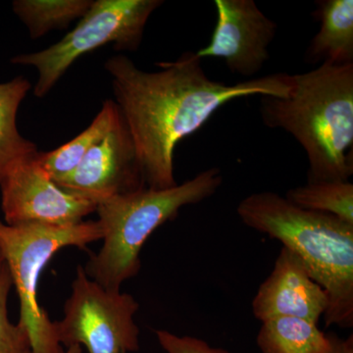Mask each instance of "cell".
Segmentation results:
<instances>
[{
  "instance_id": "cell-1",
  "label": "cell",
  "mask_w": 353,
  "mask_h": 353,
  "mask_svg": "<svg viewBox=\"0 0 353 353\" xmlns=\"http://www.w3.org/2000/svg\"><path fill=\"white\" fill-rule=\"evenodd\" d=\"M158 65L160 71H143L122 54L104 64L112 78L114 101L134 139L148 189L178 185L174 175L176 145L201 130L218 109L243 97H285L292 88L287 73L233 85L211 80L202 59L192 51Z\"/></svg>"
},
{
  "instance_id": "cell-2",
  "label": "cell",
  "mask_w": 353,
  "mask_h": 353,
  "mask_svg": "<svg viewBox=\"0 0 353 353\" xmlns=\"http://www.w3.org/2000/svg\"><path fill=\"white\" fill-rule=\"evenodd\" d=\"M285 97H260L262 122L292 134L306 153L307 182L353 174V64L323 63L290 75Z\"/></svg>"
},
{
  "instance_id": "cell-3",
  "label": "cell",
  "mask_w": 353,
  "mask_h": 353,
  "mask_svg": "<svg viewBox=\"0 0 353 353\" xmlns=\"http://www.w3.org/2000/svg\"><path fill=\"white\" fill-rule=\"evenodd\" d=\"M245 226L283 243L305 265L328 297L327 327H353V225L299 208L274 192H254L239 203Z\"/></svg>"
},
{
  "instance_id": "cell-4",
  "label": "cell",
  "mask_w": 353,
  "mask_h": 353,
  "mask_svg": "<svg viewBox=\"0 0 353 353\" xmlns=\"http://www.w3.org/2000/svg\"><path fill=\"white\" fill-rule=\"evenodd\" d=\"M217 167L165 190L145 188L99 202L95 212L102 230V245L83 267L88 278L111 290H121L141 269V248L153 232L175 219L181 209L201 203L222 185Z\"/></svg>"
},
{
  "instance_id": "cell-5",
  "label": "cell",
  "mask_w": 353,
  "mask_h": 353,
  "mask_svg": "<svg viewBox=\"0 0 353 353\" xmlns=\"http://www.w3.org/2000/svg\"><path fill=\"white\" fill-rule=\"evenodd\" d=\"M102 230L97 221H83L73 226L46 225L11 226L0 220V250L8 267L20 303L19 322L24 327L32 353H65L58 341L54 321L39 303V278L46 265L65 248L87 250L101 241Z\"/></svg>"
},
{
  "instance_id": "cell-6",
  "label": "cell",
  "mask_w": 353,
  "mask_h": 353,
  "mask_svg": "<svg viewBox=\"0 0 353 353\" xmlns=\"http://www.w3.org/2000/svg\"><path fill=\"white\" fill-rule=\"evenodd\" d=\"M162 4V0H97L61 41L13 57L11 63L38 70L34 94L43 99L83 55L110 43L119 51L138 50L148 19Z\"/></svg>"
},
{
  "instance_id": "cell-7",
  "label": "cell",
  "mask_w": 353,
  "mask_h": 353,
  "mask_svg": "<svg viewBox=\"0 0 353 353\" xmlns=\"http://www.w3.org/2000/svg\"><path fill=\"white\" fill-rule=\"evenodd\" d=\"M139 308L132 294L105 289L79 265L63 317L54 321L57 340L65 350L79 345L88 353L139 352V329L134 319Z\"/></svg>"
},
{
  "instance_id": "cell-8",
  "label": "cell",
  "mask_w": 353,
  "mask_h": 353,
  "mask_svg": "<svg viewBox=\"0 0 353 353\" xmlns=\"http://www.w3.org/2000/svg\"><path fill=\"white\" fill-rule=\"evenodd\" d=\"M38 152L16 164L0 183L3 222L73 226L95 212V202L67 192L50 178L39 164Z\"/></svg>"
},
{
  "instance_id": "cell-9",
  "label": "cell",
  "mask_w": 353,
  "mask_h": 353,
  "mask_svg": "<svg viewBox=\"0 0 353 353\" xmlns=\"http://www.w3.org/2000/svg\"><path fill=\"white\" fill-rule=\"evenodd\" d=\"M216 24L197 57L222 59L233 74L256 76L270 59L278 25L253 0H215Z\"/></svg>"
},
{
  "instance_id": "cell-10",
  "label": "cell",
  "mask_w": 353,
  "mask_h": 353,
  "mask_svg": "<svg viewBox=\"0 0 353 353\" xmlns=\"http://www.w3.org/2000/svg\"><path fill=\"white\" fill-rule=\"evenodd\" d=\"M57 183L97 204L145 189L138 152L123 118L87 153L73 173Z\"/></svg>"
},
{
  "instance_id": "cell-11",
  "label": "cell",
  "mask_w": 353,
  "mask_h": 353,
  "mask_svg": "<svg viewBox=\"0 0 353 353\" xmlns=\"http://www.w3.org/2000/svg\"><path fill=\"white\" fill-rule=\"evenodd\" d=\"M327 306L326 292L313 280L303 262L285 248L252 301L253 315L261 322L285 316L318 324Z\"/></svg>"
},
{
  "instance_id": "cell-12",
  "label": "cell",
  "mask_w": 353,
  "mask_h": 353,
  "mask_svg": "<svg viewBox=\"0 0 353 353\" xmlns=\"http://www.w3.org/2000/svg\"><path fill=\"white\" fill-rule=\"evenodd\" d=\"M313 16L320 29L305 52L310 64H353L352 0H318Z\"/></svg>"
},
{
  "instance_id": "cell-13",
  "label": "cell",
  "mask_w": 353,
  "mask_h": 353,
  "mask_svg": "<svg viewBox=\"0 0 353 353\" xmlns=\"http://www.w3.org/2000/svg\"><path fill=\"white\" fill-rule=\"evenodd\" d=\"M121 113L115 101L108 99L90 126L73 139L48 152H38L39 164L55 183L61 182L75 171L95 145L105 138L120 122Z\"/></svg>"
},
{
  "instance_id": "cell-14",
  "label": "cell",
  "mask_w": 353,
  "mask_h": 353,
  "mask_svg": "<svg viewBox=\"0 0 353 353\" xmlns=\"http://www.w3.org/2000/svg\"><path fill=\"white\" fill-rule=\"evenodd\" d=\"M31 88L30 81L22 76L0 83V183L16 164L38 152L17 127L18 110Z\"/></svg>"
},
{
  "instance_id": "cell-15",
  "label": "cell",
  "mask_w": 353,
  "mask_h": 353,
  "mask_svg": "<svg viewBox=\"0 0 353 353\" xmlns=\"http://www.w3.org/2000/svg\"><path fill=\"white\" fill-rule=\"evenodd\" d=\"M256 343L261 353H321L329 343L317 324L285 316L262 322Z\"/></svg>"
},
{
  "instance_id": "cell-16",
  "label": "cell",
  "mask_w": 353,
  "mask_h": 353,
  "mask_svg": "<svg viewBox=\"0 0 353 353\" xmlns=\"http://www.w3.org/2000/svg\"><path fill=\"white\" fill-rule=\"evenodd\" d=\"M92 0H15L14 13L29 30L32 39H39L52 30L68 28L80 20L92 6Z\"/></svg>"
},
{
  "instance_id": "cell-17",
  "label": "cell",
  "mask_w": 353,
  "mask_h": 353,
  "mask_svg": "<svg viewBox=\"0 0 353 353\" xmlns=\"http://www.w3.org/2000/svg\"><path fill=\"white\" fill-rule=\"evenodd\" d=\"M285 197L299 208L336 216L353 225V183L350 181L307 182L290 190Z\"/></svg>"
},
{
  "instance_id": "cell-18",
  "label": "cell",
  "mask_w": 353,
  "mask_h": 353,
  "mask_svg": "<svg viewBox=\"0 0 353 353\" xmlns=\"http://www.w3.org/2000/svg\"><path fill=\"white\" fill-rule=\"evenodd\" d=\"M12 279L4 262L0 270V353H32L31 341L24 327L9 319L8 299Z\"/></svg>"
},
{
  "instance_id": "cell-19",
  "label": "cell",
  "mask_w": 353,
  "mask_h": 353,
  "mask_svg": "<svg viewBox=\"0 0 353 353\" xmlns=\"http://www.w3.org/2000/svg\"><path fill=\"white\" fill-rule=\"evenodd\" d=\"M155 336L166 353H232L223 348L213 347L201 339L179 336L166 330H157Z\"/></svg>"
},
{
  "instance_id": "cell-20",
  "label": "cell",
  "mask_w": 353,
  "mask_h": 353,
  "mask_svg": "<svg viewBox=\"0 0 353 353\" xmlns=\"http://www.w3.org/2000/svg\"><path fill=\"white\" fill-rule=\"evenodd\" d=\"M328 347L321 353H353V336L341 339L334 333L327 334Z\"/></svg>"
},
{
  "instance_id": "cell-21",
  "label": "cell",
  "mask_w": 353,
  "mask_h": 353,
  "mask_svg": "<svg viewBox=\"0 0 353 353\" xmlns=\"http://www.w3.org/2000/svg\"><path fill=\"white\" fill-rule=\"evenodd\" d=\"M65 353H83V350L79 345H73V347L66 348V352Z\"/></svg>"
},
{
  "instance_id": "cell-22",
  "label": "cell",
  "mask_w": 353,
  "mask_h": 353,
  "mask_svg": "<svg viewBox=\"0 0 353 353\" xmlns=\"http://www.w3.org/2000/svg\"><path fill=\"white\" fill-rule=\"evenodd\" d=\"M4 265L3 255H2L1 250H0V270H1L2 266Z\"/></svg>"
}]
</instances>
